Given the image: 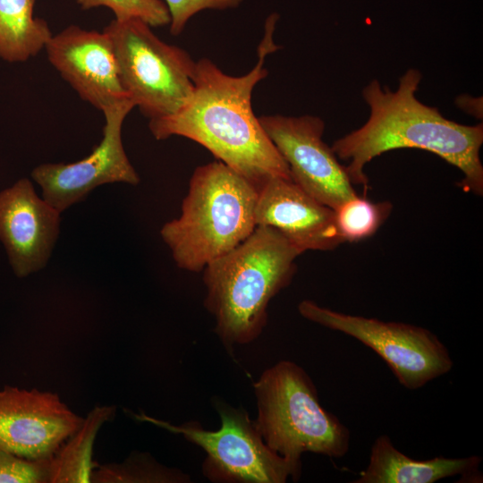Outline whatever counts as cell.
I'll return each mask as SVG.
<instances>
[{
	"label": "cell",
	"mask_w": 483,
	"mask_h": 483,
	"mask_svg": "<svg viewBox=\"0 0 483 483\" xmlns=\"http://www.w3.org/2000/svg\"><path fill=\"white\" fill-rule=\"evenodd\" d=\"M419 71L411 68L399 79L394 91L371 80L362 90L369 107L367 122L336 140L332 149L346 161L352 183L368 188L365 166L375 157L397 148L429 151L463 174L458 186L478 196L483 194V165L479 157L483 125H465L444 117L437 108L420 102L416 92Z\"/></svg>",
	"instance_id": "obj_2"
},
{
	"label": "cell",
	"mask_w": 483,
	"mask_h": 483,
	"mask_svg": "<svg viewBox=\"0 0 483 483\" xmlns=\"http://www.w3.org/2000/svg\"><path fill=\"white\" fill-rule=\"evenodd\" d=\"M50 482V458L30 460L0 447V483Z\"/></svg>",
	"instance_id": "obj_21"
},
{
	"label": "cell",
	"mask_w": 483,
	"mask_h": 483,
	"mask_svg": "<svg viewBox=\"0 0 483 483\" xmlns=\"http://www.w3.org/2000/svg\"><path fill=\"white\" fill-rule=\"evenodd\" d=\"M298 310L306 319L348 335L369 347L407 389H419L453 369L447 348L427 328L341 313L310 300L301 301Z\"/></svg>",
	"instance_id": "obj_8"
},
{
	"label": "cell",
	"mask_w": 483,
	"mask_h": 483,
	"mask_svg": "<svg viewBox=\"0 0 483 483\" xmlns=\"http://www.w3.org/2000/svg\"><path fill=\"white\" fill-rule=\"evenodd\" d=\"M83 419L56 394L9 386L0 389V447L20 457L51 458Z\"/></svg>",
	"instance_id": "obj_11"
},
{
	"label": "cell",
	"mask_w": 483,
	"mask_h": 483,
	"mask_svg": "<svg viewBox=\"0 0 483 483\" xmlns=\"http://www.w3.org/2000/svg\"><path fill=\"white\" fill-rule=\"evenodd\" d=\"M110 38L123 87L149 120L178 111L191 97L196 62L182 48L156 36L136 19H114L103 30Z\"/></svg>",
	"instance_id": "obj_6"
},
{
	"label": "cell",
	"mask_w": 483,
	"mask_h": 483,
	"mask_svg": "<svg viewBox=\"0 0 483 483\" xmlns=\"http://www.w3.org/2000/svg\"><path fill=\"white\" fill-rule=\"evenodd\" d=\"M258 192L247 179L219 160L197 167L181 216L160 230L177 267L202 271L246 240L257 226Z\"/></svg>",
	"instance_id": "obj_4"
},
{
	"label": "cell",
	"mask_w": 483,
	"mask_h": 483,
	"mask_svg": "<svg viewBox=\"0 0 483 483\" xmlns=\"http://www.w3.org/2000/svg\"><path fill=\"white\" fill-rule=\"evenodd\" d=\"M392 204L374 203L358 195L335 210V224L343 242H354L372 236L385 222Z\"/></svg>",
	"instance_id": "obj_18"
},
{
	"label": "cell",
	"mask_w": 483,
	"mask_h": 483,
	"mask_svg": "<svg viewBox=\"0 0 483 483\" xmlns=\"http://www.w3.org/2000/svg\"><path fill=\"white\" fill-rule=\"evenodd\" d=\"M481 457L462 458L442 456L415 460L401 451L386 435L374 441L367 468L355 483H433L456 475L470 476L478 472Z\"/></svg>",
	"instance_id": "obj_15"
},
{
	"label": "cell",
	"mask_w": 483,
	"mask_h": 483,
	"mask_svg": "<svg viewBox=\"0 0 483 483\" xmlns=\"http://www.w3.org/2000/svg\"><path fill=\"white\" fill-rule=\"evenodd\" d=\"M258 418L255 424L267 445L281 456L301 462L309 452L343 458L351 433L320 404L307 372L291 360L266 369L254 384Z\"/></svg>",
	"instance_id": "obj_5"
},
{
	"label": "cell",
	"mask_w": 483,
	"mask_h": 483,
	"mask_svg": "<svg viewBox=\"0 0 483 483\" xmlns=\"http://www.w3.org/2000/svg\"><path fill=\"white\" fill-rule=\"evenodd\" d=\"M82 10L96 7L110 9L115 19H140L150 27H161L170 23V14L161 0H76Z\"/></svg>",
	"instance_id": "obj_20"
},
{
	"label": "cell",
	"mask_w": 483,
	"mask_h": 483,
	"mask_svg": "<svg viewBox=\"0 0 483 483\" xmlns=\"http://www.w3.org/2000/svg\"><path fill=\"white\" fill-rule=\"evenodd\" d=\"M301 254L275 228L257 225L241 244L204 267L205 307L227 352L261 335L268 304L290 284Z\"/></svg>",
	"instance_id": "obj_3"
},
{
	"label": "cell",
	"mask_w": 483,
	"mask_h": 483,
	"mask_svg": "<svg viewBox=\"0 0 483 483\" xmlns=\"http://www.w3.org/2000/svg\"><path fill=\"white\" fill-rule=\"evenodd\" d=\"M135 107L128 98L107 107L103 138L85 158L69 164L45 163L31 172L40 185L43 199L59 212L81 201L97 186L125 182L137 185L140 176L124 151L122 127L128 114Z\"/></svg>",
	"instance_id": "obj_10"
},
{
	"label": "cell",
	"mask_w": 483,
	"mask_h": 483,
	"mask_svg": "<svg viewBox=\"0 0 483 483\" xmlns=\"http://www.w3.org/2000/svg\"><path fill=\"white\" fill-rule=\"evenodd\" d=\"M60 214L27 178L0 191V241L17 277L46 267L60 233Z\"/></svg>",
	"instance_id": "obj_13"
},
{
	"label": "cell",
	"mask_w": 483,
	"mask_h": 483,
	"mask_svg": "<svg viewBox=\"0 0 483 483\" xmlns=\"http://www.w3.org/2000/svg\"><path fill=\"white\" fill-rule=\"evenodd\" d=\"M36 0H0V58L25 62L53 36L46 21L34 16Z\"/></svg>",
	"instance_id": "obj_16"
},
{
	"label": "cell",
	"mask_w": 483,
	"mask_h": 483,
	"mask_svg": "<svg viewBox=\"0 0 483 483\" xmlns=\"http://www.w3.org/2000/svg\"><path fill=\"white\" fill-rule=\"evenodd\" d=\"M242 0H165L170 14V32L179 35L187 21L205 9L224 10L238 6Z\"/></svg>",
	"instance_id": "obj_22"
},
{
	"label": "cell",
	"mask_w": 483,
	"mask_h": 483,
	"mask_svg": "<svg viewBox=\"0 0 483 483\" xmlns=\"http://www.w3.org/2000/svg\"><path fill=\"white\" fill-rule=\"evenodd\" d=\"M189 482L190 478L174 469L158 464L148 454H132L124 462L99 466L91 482Z\"/></svg>",
	"instance_id": "obj_19"
},
{
	"label": "cell",
	"mask_w": 483,
	"mask_h": 483,
	"mask_svg": "<svg viewBox=\"0 0 483 483\" xmlns=\"http://www.w3.org/2000/svg\"><path fill=\"white\" fill-rule=\"evenodd\" d=\"M255 223L275 228L301 253L331 250L343 242L335 210L309 195L292 179L274 177L259 189Z\"/></svg>",
	"instance_id": "obj_14"
},
{
	"label": "cell",
	"mask_w": 483,
	"mask_h": 483,
	"mask_svg": "<svg viewBox=\"0 0 483 483\" xmlns=\"http://www.w3.org/2000/svg\"><path fill=\"white\" fill-rule=\"evenodd\" d=\"M258 120L287 164L292 180L309 195L334 210L357 196L345 166L323 140L321 118L275 114Z\"/></svg>",
	"instance_id": "obj_9"
},
{
	"label": "cell",
	"mask_w": 483,
	"mask_h": 483,
	"mask_svg": "<svg viewBox=\"0 0 483 483\" xmlns=\"http://www.w3.org/2000/svg\"><path fill=\"white\" fill-rule=\"evenodd\" d=\"M44 49L50 64L80 98L101 112L130 98L120 79L112 41L104 30L71 25L53 35Z\"/></svg>",
	"instance_id": "obj_12"
},
{
	"label": "cell",
	"mask_w": 483,
	"mask_h": 483,
	"mask_svg": "<svg viewBox=\"0 0 483 483\" xmlns=\"http://www.w3.org/2000/svg\"><path fill=\"white\" fill-rule=\"evenodd\" d=\"M214 405L221 419L215 431L205 430L195 421L175 426L144 413L133 414V418L182 435L203 449L202 470L210 481L284 483L289 478L300 479L301 462L288 460L269 448L243 408H233L222 401H215Z\"/></svg>",
	"instance_id": "obj_7"
},
{
	"label": "cell",
	"mask_w": 483,
	"mask_h": 483,
	"mask_svg": "<svg viewBox=\"0 0 483 483\" xmlns=\"http://www.w3.org/2000/svg\"><path fill=\"white\" fill-rule=\"evenodd\" d=\"M114 407H96L80 428L50 458V482H91L92 448L100 427L114 415Z\"/></svg>",
	"instance_id": "obj_17"
},
{
	"label": "cell",
	"mask_w": 483,
	"mask_h": 483,
	"mask_svg": "<svg viewBox=\"0 0 483 483\" xmlns=\"http://www.w3.org/2000/svg\"><path fill=\"white\" fill-rule=\"evenodd\" d=\"M277 19L276 14L267 18L258 61L250 72L231 76L209 59H200L195 64L194 88L186 103L175 113L148 123L157 140L175 135L202 145L258 191L271 178L292 179L287 164L251 107L253 89L267 75L265 57L278 49L273 41Z\"/></svg>",
	"instance_id": "obj_1"
}]
</instances>
